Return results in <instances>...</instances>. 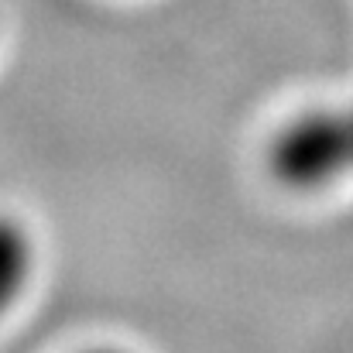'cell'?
<instances>
[{
  "label": "cell",
  "mask_w": 353,
  "mask_h": 353,
  "mask_svg": "<svg viewBox=\"0 0 353 353\" xmlns=\"http://www.w3.org/2000/svg\"><path fill=\"white\" fill-rule=\"evenodd\" d=\"M274 185L295 196H326L353 179V103L305 107L285 117L264 148Z\"/></svg>",
  "instance_id": "1"
},
{
  "label": "cell",
  "mask_w": 353,
  "mask_h": 353,
  "mask_svg": "<svg viewBox=\"0 0 353 353\" xmlns=\"http://www.w3.org/2000/svg\"><path fill=\"white\" fill-rule=\"evenodd\" d=\"M86 353H134V350H123V347H93Z\"/></svg>",
  "instance_id": "3"
},
{
  "label": "cell",
  "mask_w": 353,
  "mask_h": 353,
  "mask_svg": "<svg viewBox=\"0 0 353 353\" xmlns=\"http://www.w3.org/2000/svg\"><path fill=\"white\" fill-rule=\"evenodd\" d=\"M34 268H38V243L31 230L17 216L0 213V319L24 299Z\"/></svg>",
  "instance_id": "2"
},
{
  "label": "cell",
  "mask_w": 353,
  "mask_h": 353,
  "mask_svg": "<svg viewBox=\"0 0 353 353\" xmlns=\"http://www.w3.org/2000/svg\"><path fill=\"white\" fill-rule=\"evenodd\" d=\"M0 34H3V10H0Z\"/></svg>",
  "instance_id": "4"
}]
</instances>
